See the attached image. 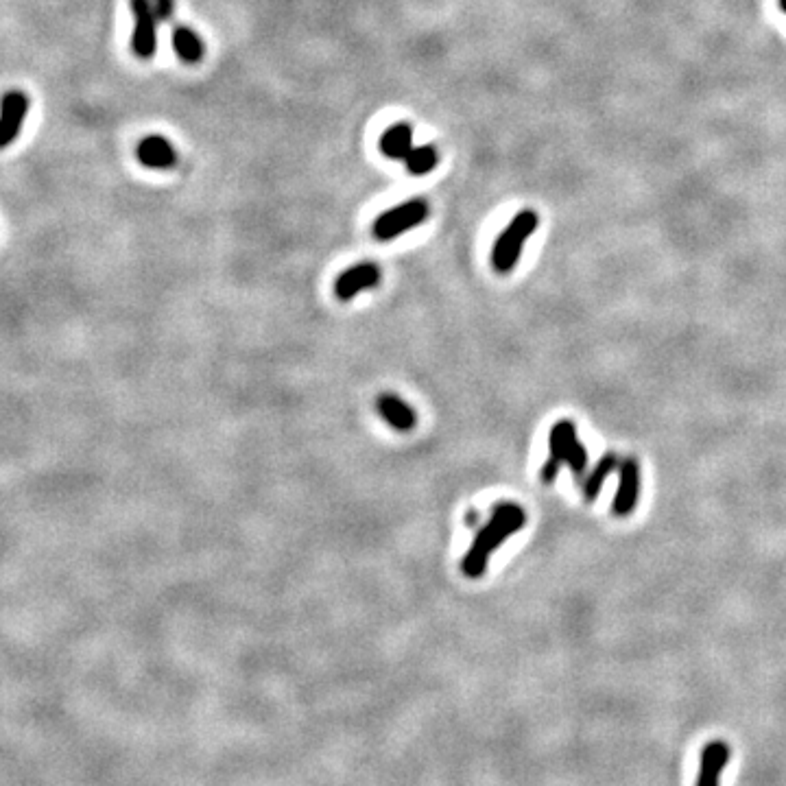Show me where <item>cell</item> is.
<instances>
[{
	"label": "cell",
	"mask_w": 786,
	"mask_h": 786,
	"mask_svg": "<svg viewBox=\"0 0 786 786\" xmlns=\"http://www.w3.org/2000/svg\"><path fill=\"white\" fill-rule=\"evenodd\" d=\"M616 468H618V459H616L614 452H607V455H603V459L597 463V466H594V470L588 474L586 483H583V496H586L588 503L597 500L605 479H610Z\"/></svg>",
	"instance_id": "cell-14"
},
{
	"label": "cell",
	"mask_w": 786,
	"mask_h": 786,
	"mask_svg": "<svg viewBox=\"0 0 786 786\" xmlns=\"http://www.w3.org/2000/svg\"><path fill=\"white\" fill-rule=\"evenodd\" d=\"M538 223V214L533 210H522L503 230V234L496 238L492 249V267L498 273H509L516 267L522 247L529 241L531 234L538 230Z\"/></svg>",
	"instance_id": "cell-3"
},
{
	"label": "cell",
	"mask_w": 786,
	"mask_h": 786,
	"mask_svg": "<svg viewBox=\"0 0 786 786\" xmlns=\"http://www.w3.org/2000/svg\"><path fill=\"white\" fill-rule=\"evenodd\" d=\"M134 14V33H131V51L140 59H151L158 46V16L151 0H131Z\"/></svg>",
	"instance_id": "cell-5"
},
{
	"label": "cell",
	"mask_w": 786,
	"mask_h": 786,
	"mask_svg": "<svg viewBox=\"0 0 786 786\" xmlns=\"http://www.w3.org/2000/svg\"><path fill=\"white\" fill-rule=\"evenodd\" d=\"M551 457L540 470V479L544 483H553L559 474V468L566 466L573 472L575 481H581L588 468V450L583 448L577 435V426L573 420H559L549 435Z\"/></svg>",
	"instance_id": "cell-2"
},
{
	"label": "cell",
	"mask_w": 786,
	"mask_h": 786,
	"mask_svg": "<svg viewBox=\"0 0 786 786\" xmlns=\"http://www.w3.org/2000/svg\"><path fill=\"white\" fill-rule=\"evenodd\" d=\"M527 524V514L516 503H498L494 507L492 518L483 524V529L476 533V538L470 546V551L463 557V573L472 579L483 577L487 562H490L492 553L498 549L511 535L524 529Z\"/></svg>",
	"instance_id": "cell-1"
},
{
	"label": "cell",
	"mask_w": 786,
	"mask_h": 786,
	"mask_svg": "<svg viewBox=\"0 0 786 786\" xmlns=\"http://www.w3.org/2000/svg\"><path fill=\"white\" fill-rule=\"evenodd\" d=\"M171 40H173V49L182 62L199 64L201 59H204V42H201V38L193 29L182 25L175 27L171 33Z\"/></svg>",
	"instance_id": "cell-13"
},
{
	"label": "cell",
	"mask_w": 786,
	"mask_h": 786,
	"mask_svg": "<svg viewBox=\"0 0 786 786\" xmlns=\"http://www.w3.org/2000/svg\"><path fill=\"white\" fill-rule=\"evenodd\" d=\"M413 149V129L407 123H396L380 136V151L391 160H407Z\"/></svg>",
	"instance_id": "cell-12"
},
{
	"label": "cell",
	"mask_w": 786,
	"mask_h": 786,
	"mask_svg": "<svg viewBox=\"0 0 786 786\" xmlns=\"http://www.w3.org/2000/svg\"><path fill=\"white\" fill-rule=\"evenodd\" d=\"M640 494V468L636 459H625L621 463V483H618V492L614 496L612 511L618 518H627L634 514L636 503Z\"/></svg>",
	"instance_id": "cell-8"
},
{
	"label": "cell",
	"mask_w": 786,
	"mask_h": 786,
	"mask_svg": "<svg viewBox=\"0 0 786 786\" xmlns=\"http://www.w3.org/2000/svg\"><path fill=\"white\" fill-rule=\"evenodd\" d=\"M376 409L380 413V418H383L391 428H396V431L402 433L411 431L415 422H418L409 404L400 400L398 396H393V393H383V396H378Z\"/></svg>",
	"instance_id": "cell-11"
},
{
	"label": "cell",
	"mask_w": 786,
	"mask_h": 786,
	"mask_svg": "<svg viewBox=\"0 0 786 786\" xmlns=\"http://www.w3.org/2000/svg\"><path fill=\"white\" fill-rule=\"evenodd\" d=\"M780 9L786 14V0H780Z\"/></svg>",
	"instance_id": "cell-17"
},
{
	"label": "cell",
	"mask_w": 786,
	"mask_h": 786,
	"mask_svg": "<svg viewBox=\"0 0 786 786\" xmlns=\"http://www.w3.org/2000/svg\"><path fill=\"white\" fill-rule=\"evenodd\" d=\"M380 282V269L374 262H361L348 271H343L335 282V293L341 302H350L356 295L367 289L378 287Z\"/></svg>",
	"instance_id": "cell-7"
},
{
	"label": "cell",
	"mask_w": 786,
	"mask_h": 786,
	"mask_svg": "<svg viewBox=\"0 0 786 786\" xmlns=\"http://www.w3.org/2000/svg\"><path fill=\"white\" fill-rule=\"evenodd\" d=\"M27 112L29 99L25 92L11 90L0 99V149L9 147L20 136Z\"/></svg>",
	"instance_id": "cell-6"
},
{
	"label": "cell",
	"mask_w": 786,
	"mask_h": 786,
	"mask_svg": "<svg viewBox=\"0 0 786 786\" xmlns=\"http://www.w3.org/2000/svg\"><path fill=\"white\" fill-rule=\"evenodd\" d=\"M428 217V204L424 199H411L380 214L374 221V236L378 241H393L400 234L413 230L415 225L424 223Z\"/></svg>",
	"instance_id": "cell-4"
},
{
	"label": "cell",
	"mask_w": 786,
	"mask_h": 786,
	"mask_svg": "<svg viewBox=\"0 0 786 786\" xmlns=\"http://www.w3.org/2000/svg\"><path fill=\"white\" fill-rule=\"evenodd\" d=\"M404 164H407V171L411 175H418V177L426 175V173H431L435 166L439 164V151L435 147H431V145L413 147L411 153L407 156V160H404Z\"/></svg>",
	"instance_id": "cell-15"
},
{
	"label": "cell",
	"mask_w": 786,
	"mask_h": 786,
	"mask_svg": "<svg viewBox=\"0 0 786 786\" xmlns=\"http://www.w3.org/2000/svg\"><path fill=\"white\" fill-rule=\"evenodd\" d=\"M136 158L147 169H173L177 164V151L164 136H147L136 147Z\"/></svg>",
	"instance_id": "cell-9"
},
{
	"label": "cell",
	"mask_w": 786,
	"mask_h": 786,
	"mask_svg": "<svg viewBox=\"0 0 786 786\" xmlns=\"http://www.w3.org/2000/svg\"><path fill=\"white\" fill-rule=\"evenodd\" d=\"M151 5H153V11H156V16H158L160 22L173 18L175 0H151Z\"/></svg>",
	"instance_id": "cell-16"
},
{
	"label": "cell",
	"mask_w": 786,
	"mask_h": 786,
	"mask_svg": "<svg viewBox=\"0 0 786 786\" xmlns=\"http://www.w3.org/2000/svg\"><path fill=\"white\" fill-rule=\"evenodd\" d=\"M730 760V747L723 741H712L701 752L697 786H721V776Z\"/></svg>",
	"instance_id": "cell-10"
}]
</instances>
